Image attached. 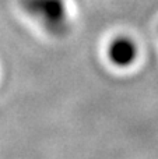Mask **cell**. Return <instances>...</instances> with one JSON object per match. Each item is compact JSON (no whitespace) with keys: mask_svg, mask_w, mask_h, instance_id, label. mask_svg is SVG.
Returning a JSON list of instances; mask_svg holds the SVG:
<instances>
[{"mask_svg":"<svg viewBox=\"0 0 158 159\" xmlns=\"http://www.w3.org/2000/svg\"><path fill=\"white\" fill-rule=\"evenodd\" d=\"M136 46L130 39L118 38L111 43L108 50L109 59L116 66H128L136 57Z\"/></svg>","mask_w":158,"mask_h":159,"instance_id":"cell-2","label":"cell"},{"mask_svg":"<svg viewBox=\"0 0 158 159\" xmlns=\"http://www.w3.org/2000/svg\"><path fill=\"white\" fill-rule=\"evenodd\" d=\"M27 8L53 31L62 27L66 20L60 0H27Z\"/></svg>","mask_w":158,"mask_h":159,"instance_id":"cell-1","label":"cell"}]
</instances>
